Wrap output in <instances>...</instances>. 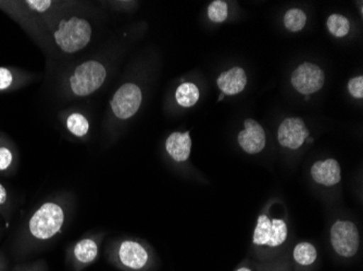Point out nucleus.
I'll list each match as a JSON object with an SVG mask.
<instances>
[{
    "label": "nucleus",
    "instance_id": "nucleus-1",
    "mask_svg": "<svg viewBox=\"0 0 363 271\" xmlns=\"http://www.w3.org/2000/svg\"><path fill=\"white\" fill-rule=\"evenodd\" d=\"M97 30L96 8L89 3L73 1L69 7L49 18L32 38L56 64L70 62L93 42Z\"/></svg>",
    "mask_w": 363,
    "mask_h": 271
},
{
    "label": "nucleus",
    "instance_id": "nucleus-2",
    "mask_svg": "<svg viewBox=\"0 0 363 271\" xmlns=\"http://www.w3.org/2000/svg\"><path fill=\"white\" fill-rule=\"evenodd\" d=\"M77 197L70 191H59L43 200L30 211L14 238L12 252L26 258L52 246L72 223Z\"/></svg>",
    "mask_w": 363,
    "mask_h": 271
},
{
    "label": "nucleus",
    "instance_id": "nucleus-3",
    "mask_svg": "<svg viewBox=\"0 0 363 271\" xmlns=\"http://www.w3.org/2000/svg\"><path fill=\"white\" fill-rule=\"evenodd\" d=\"M109 75L108 64L101 56L77 59L65 65L57 81V93L63 101L84 99L95 95L105 85Z\"/></svg>",
    "mask_w": 363,
    "mask_h": 271
},
{
    "label": "nucleus",
    "instance_id": "nucleus-4",
    "mask_svg": "<svg viewBox=\"0 0 363 271\" xmlns=\"http://www.w3.org/2000/svg\"><path fill=\"white\" fill-rule=\"evenodd\" d=\"M73 1H52V0H28L18 3H0V7L19 22L26 30L32 35L45 21L52 18L57 12L65 9Z\"/></svg>",
    "mask_w": 363,
    "mask_h": 271
},
{
    "label": "nucleus",
    "instance_id": "nucleus-5",
    "mask_svg": "<svg viewBox=\"0 0 363 271\" xmlns=\"http://www.w3.org/2000/svg\"><path fill=\"white\" fill-rule=\"evenodd\" d=\"M106 255L112 265L128 271L146 270L152 262V254L147 246L134 239H122L109 244Z\"/></svg>",
    "mask_w": 363,
    "mask_h": 271
},
{
    "label": "nucleus",
    "instance_id": "nucleus-6",
    "mask_svg": "<svg viewBox=\"0 0 363 271\" xmlns=\"http://www.w3.org/2000/svg\"><path fill=\"white\" fill-rule=\"evenodd\" d=\"M103 232H89L69 244L65 250V264L72 271H83L101 256Z\"/></svg>",
    "mask_w": 363,
    "mask_h": 271
},
{
    "label": "nucleus",
    "instance_id": "nucleus-7",
    "mask_svg": "<svg viewBox=\"0 0 363 271\" xmlns=\"http://www.w3.org/2000/svg\"><path fill=\"white\" fill-rule=\"evenodd\" d=\"M142 103V89L138 83L128 81V83H122L110 99V113L116 120L128 121L140 111Z\"/></svg>",
    "mask_w": 363,
    "mask_h": 271
},
{
    "label": "nucleus",
    "instance_id": "nucleus-8",
    "mask_svg": "<svg viewBox=\"0 0 363 271\" xmlns=\"http://www.w3.org/2000/svg\"><path fill=\"white\" fill-rule=\"evenodd\" d=\"M334 250L342 258H352L359 248V232L356 225L347 220H338L331 229Z\"/></svg>",
    "mask_w": 363,
    "mask_h": 271
},
{
    "label": "nucleus",
    "instance_id": "nucleus-9",
    "mask_svg": "<svg viewBox=\"0 0 363 271\" xmlns=\"http://www.w3.org/2000/svg\"><path fill=\"white\" fill-rule=\"evenodd\" d=\"M287 226L284 220L270 219L268 216L258 218L254 233V243L257 246H268L277 248L284 243L287 238Z\"/></svg>",
    "mask_w": 363,
    "mask_h": 271
},
{
    "label": "nucleus",
    "instance_id": "nucleus-10",
    "mask_svg": "<svg viewBox=\"0 0 363 271\" xmlns=\"http://www.w3.org/2000/svg\"><path fill=\"white\" fill-rule=\"evenodd\" d=\"M59 121L67 134L77 142H87L91 132V122L87 113L69 108L59 113Z\"/></svg>",
    "mask_w": 363,
    "mask_h": 271
},
{
    "label": "nucleus",
    "instance_id": "nucleus-11",
    "mask_svg": "<svg viewBox=\"0 0 363 271\" xmlns=\"http://www.w3.org/2000/svg\"><path fill=\"white\" fill-rule=\"evenodd\" d=\"M324 81L325 76L323 71L318 65L312 63L299 65L291 75L294 88L303 95L317 93L323 87Z\"/></svg>",
    "mask_w": 363,
    "mask_h": 271
},
{
    "label": "nucleus",
    "instance_id": "nucleus-12",
    "mask_svg": "<svg viewBox=\"0 0 363 271\" xmlns=\"http://www.w3.org/2000/svg\"><path fill=\"white\" fill-rule=\"evenodd\" d=\"M308 136L309 130L306 127L305 122L298 117L286 118L277 132L279 144L291 150L301 148Z\"/></svg>",
    "mask_w": 363,
    "mask_h": 271
},
{
    "label": "nucleus",
    "instance_id": "nucleus-13",
    "mask_svg": "<svg viewBox=\"0 0 363 271\" xmlns=\"http://www.w3.org/2000/svg\"><path fill=\"white\" fill-rule=\"evenodd\" d=\"M245 129L238 134V144L248 154H256L266 146V134L258 122L248 118L244 123Z\"/></svg>",
    "mask_w": 363,
    "mask_h": 271
},
{
    "label": "nucleus",
    "instance_id": "nucleus-14",
    "mask_svg": "<svg viewBox=\"0 0 363 271\" xmlns=\"http://www.w3.org/2000/svg\"><path fill=\"white\" fill-rule=\"evenodd\" d=\"M36 75L16 67H0V93L19 91L35 81Z\"/></svg>",
    "mask_w": 363,
    "mask_h": 271
},
{
    "label": "nucleus",
    "instance_id": "nucleus-15",
    "mask_svg": "<svg viewBox=\"0 0 363 271\" xmlns=\"http://www.w3.org/2000/svg\"><path fill=\"white\" fill-rule=\"evenodd\" d=\"M19 150L16 144L0 132V176H13L19 167Z\"/></svg>",
    "mask_w": 363,
    "mask_h": 271
},
{
    "label": "nucleus",
    "instance_id": "nucleus-16",
    "mask_svg": "<svg viewBox=\"0 0 363 271\" xmlns=\"http://www.w3.org/2000/svg\"><path fill=\"white\" fill-rule=\"evenodd\" d=\"M166 151L174 162H186L191 152V138L189 132H172L167 138Z\"/></svg>",
    "mask_w": 363,
    "mask_h": 271
},
{
    "label": "nucleus",
    "instance_id": "nucleus-17",
    "mask_svg": "<svg viewBox=\"0 0 363 271\" xmlns=\"http://www.w3.org/2000/svg\"><path fill=\"white\" fill-rule=\"evenodd\" d=\"M311 176L320 185H334L340 181V166L337 161L328 158L319 161L311 168Z\"/></svg>",
    "mask_w": 363,
    "mask_h": 271
},
{
    "label": "nucleus",
    "instance_id": "nucleus-18",
    "mask_svg": "<svg viewBox=\"0 0 363 271\" xmlns=\"http://www.w3.org/2000/svg\"><path fill=\"white\" fill-rule=\"evenodd\" d=\"M217 83L224 95H238L246 87V73L242 67H232L228 72L220 75L219 79H217Z\"/></svg>",
    "mask_w": 363,
    "mask_h": 271
},
{
    "label": "nucleus",
    "instance_id": "nucleus-19",
    "mask_svg": "<svg viewBox=\"0 0 363 271\" xmlns=\"http://www.w3.org/2000/svg\"><path fill=\"white\" fill-rule=\"evenodd\" d=\"M201 91L191 81H183L175 91V101L181 108H191L198 103Z\"/></svg>",
    "mask_w": 363,
    "mask_h": 271
},
{
    "label": "nucleus",
    "instance_id": "nucleus-20",
    "mask_svg": "<svg viewBox=\"0 0 363 271\" xmlns=\"http://www.w3.org/2000/svg\"><path fill=\"white\" fill-rule=\"evenodd\" d=\"M294 258L298 264L308 266L313 264L317 260V250L315 246L307 242L299 243L294 250Z\"/></svg>",
    "mask_w": 363,
    "mask_h": 271
},
{
    "label": "nucleus",
    "instance_id": "nucleus-21",
    "mask_svg": "<svg viewBox=\"0 0 363 271\" xmlns=\"http://www.w3.org/2000/svg\"><path fill=\"white\" fill-rule=\"evenodd\" d=\"M328 28L335 38H344L350 33V23L344 16L332 14L328 19Z\"/></svg>",
    "mask_w": 363,
    "mask_h": 271
},
{
    "label": "nucleus",
    "instance_id": "nucleus-22",
    "mask_svg": "<svg viewBox=\"0 0 363 271\" xmlns=\"http://www.w3.org/2000/svg\"><path fill=\"white\" fill-rule=\"evenodd\" d=\"M307 21L305 12L301 9H291L284 16V24L291 32H299L303 30Z\"/></svg>",
    "mask_w": 363,
    "mask_h": 271
},
{
    "label": "nucleus",
    "instance_id": "nucleus-23",
    "mask_svg": "<svg viewBox=\"0 0 363 271\" xmlns=\"http://www.w3.org/2000/svg\"><path fill=\"white\" fill-rule=\"evenodd\" d=\"M12 209H13V203H12L11 195L6 188V185L0 181V215L3 216L9 227L10 223H11L12 213H13Z\"/></svg>",
    "mask_w": 363,
    "mask_h": 271
},
{
    "label": "nucleus",
    "instance_id": "nucleus-24",
    "mask_svg": "<svg viewBox=\"0 0 363 271\" xmlns=\"http://www.w3.org/2000/svg\"><path fill=\"white\" fill-rule=\"evenodd\" d=\"M208 16L212 22L221 23L228 18V4L222 0H216L208 7Z\"/></svg>",
    "mask_w": 363,
    "mask_h": 271
},
{
    "label": "nucleus",
    "instance_id": "nucleus-25",
    "mask_svg": "<svg viewBox=\"0 0 363 271\" xmlns=\"http://www.w3.org/2000/svg\"><path fill=\"white\" fill-rule=\"evenodd\" d=\"M11 271H47L46 263L44 260H36V262L16 265Z\"/></svg>",
    "mask_w": 363,
    "mask_h": 271
},
{
    "label": "nucleus",
    "instance_id": "nucleus-26",
    "mask_svg": "<svg viewBox=\"0 0 363 271\" xmlns=\"http://www.w3.org/2000/svg\"><path fill=\"white\" fill-rule=\"evenodd\" d=\"M348 91L352 97L361 99L363 97V77L358 76L350 79L348 83Z\"/></svg>",
    "mask_w": 363,
    "mask_h": 271
},
{
    "label": "nucleus",
    "instance_id": "nucleus-27",
    "mask_svg": "<svg viewBox=\"0 0 363 271\" xmlns=\"http://www.w3.org/2000/svg\"><path fill=\"white\" fill-rule=\"evenodd\" d=\"M9 265H8L7 258L3 252H0V271H8Z\"/></svg>",
    "mask_w": 363,
    "mask_h": 271
},
{
    "label": "nucleus",
    "instance_id": "nucleus-28",
    "mask_svg": "<svg viewBox=\"0 0 363 271\" xmlns=\"http://www.w3.org/2000/svg\"><path fill=\"white\" fill-rule=\"evenodd\" d=\"M9 229V226L6 223L5 219H4L3 216L0 215V240L3 238L4 233H5L6 230Z\"/></svg>",
    "mask_w": 363,
    "mask_h": 271
},
{
    "label": "nucleus",
    "instance_id": "nucleus-29",
    "mask_svg": "<svg viewBox=\"0 0 363 271\" xmlns=\"http://www.w3.org/2000/svg\"><path fill=\"white\" fill-rule=\"evenodd\" d=\"M238 271H252V270H250V269H248V268H240V269H238Z\"/></svg>",
    "mask_w": 363,
    "mask_h": 271
},
{
    "label": "nucleus",
    "instance_id": "nucleus-30",
    "mask_svg": "<svg viewBox=\"0 0 363 271\" xmlns=\"http://www.w3.org/2000/svg\"><path fill=\"white\" fill-rule=\"evenodd\" d=\"M223 97H224V93H222L221 96H220V101H221L222 99H223Z\"/></svg>",
    "mask_w": 363,
    "mask_h": 271
}]
</instances>
